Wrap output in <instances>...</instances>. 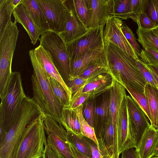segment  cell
I'll list each match as a JSON object with an SVG mask.
<instances>
[{
  "label": "cell",
  "instance_id": "6da1fadb",
  "mask_svg": "<svg viewBox=\"0 0 158 158\" xmlns=\"http://www.w3.org/2000/svg\"><path fill=\"white\" fill-rule=\"evenodd\" d=\"M104 41L110 74L122 85L144 93L146 82L137 65L136 60L112 43Z\"/></svg>",
  "mask_w": 158,
  "mask_h": 158
},
{
  "label": "cell",
  "instance_id": "7a4b0ae2",
  "mask_svg": "<svg viewBox=\"0 0 158 158\" xmlns=\"http://www.w3.org/2000/svg\"><path fill=\"white\" fill-rule=\"evenodd\" d=\"M29 55L33 68L31 81L33 98L44 115L61 124L64 106L54 95L48 77V74L37 57L34 49Z\"/></svg>",
  "mask_w": 158,
  "mask_h": 158
},
{
  "label": "cell",
  "instance_id": "3957f363",
  "mask_svg": "<svg viewBox=\"0 0 158 158\" xmlns=\"http://www.w3.org/2000/svg\"><path fill=\"white\" fill-rule=\"evenodd\" d=\"M44 114L34 98L27 96L17 118L0 144V158H15L19 144L27 126Z\"/></svg>",
  "mask_w": 158,
  "mask_h": 158
},
{
  "label": "cell",
  "instance_id": "277c9868",
  "mask_svg": "<svg viewBox=\"0 0 158 158\" xmlns=\"http://www.w3.org/2000/svg\"><path fill=\"white\" fill-rule=\"evenodd\" d=\"M26 96L20 73L12 72L6 92L1 98L0 105V118L3 120L6 133L16 120Z\"/></svg>",
  "mask_w": 158,
  "mask_h": 158
},
{
  "label": "cell",
  "instance_id": "5b68a950",
  "mask_svg": "<svg viewBox=\"0 0 158 158\" xmlns=\"http://www.w3.org/2000/svg\"><path fill=\"white\" fill-rule=\"evenodd\" d=\"M17 23L10 21L0 36V98L5 94L12 72L11 66L19 30Z\"/></svg>",
  "mask_w": 158,
  "mask_h": 158
},
{
  "label": "cell",
  "instance_id": "8992f818",
  "mask_svg": "<svg viewBox=\"0 0 158 158\" xmlns=\"http://www.w3.org/2000/svg\"><path fill=\"white\" fill-rule=\"evenodd\" d=\"M43 114L27 127L17 149L15 158H42L47 143Z\"/></svg>",
  "mask_w": 158,
  "mask_h": 158
},
{
  "label": "cell",
  "instance_id": "52a82bcc",
  "mask_svg": "<svg viewBox=\"0 0 158 158\" xmlns=\"http://www.w3.org/2000/svg\"><path fill=\"white\" fill-rule=\"evenodd\" d=\"M39 40L40 45L49 53L59 73L69 87L71 74L70 60L65 43L59 34L51 31L42 35Z\"/></svg>",
  "mask_w": 158,
  "mask_h": 158
},
{
  "label": "cell",
  "instance_id": "ba28073f",
  "mask_svg": "<svg viewBox=\"0 0 158 158\" xmlns=\"http://www.w3.org/2000/svg\"><path fill=\"white\" fill-rule=\"evenodd\" d=\"M104 27L101 26L88 29L82 36L66 44L70 61L78 59L89 51L104 46Z\"/></svg>",
  "mask_w": 158,
  "mask_h": 158
},
{
  "label": "cell",
  "instance_id": "9c48e42d",
  "mask_svg": "<svg viewBox=\"0 0 158 158\" xmlns=\"http://www.w3.org/2000/svg\"><path fill=\"white\" fill-rule=\"evenodd\" d=\"M47 19L50 31L59 34L64 30L69 10L64 0H36Z\"/></svg>",
  "mask_w": 158,
  "mask_h": 158
},
{
  "label": "cell",
  "instance_id": "30bf717a",
  "mask_svg": "<svg viewBox=\"0 0 158 158\" xmlns=\"http://www.w3.org/2000/svg\"><path fill=\"white\" fill-rule=\"evenodd\" d=\"M123 22L118 18L112 17L106 22L103 32L104 41L113 44L128 56L137 60L139 58L137 53L127 41L121 30Z\"/></svg>",
  "mask_w": 158,
  "mask_h": 158
},
{
  "label": "cell",
  "instance_id": "8fae6325",
  "mask_svg": "<svg viewBox=\"0 0 158 158\" xmlns=\"http://www.w3.org/2000/svg\"><path fill=\"white\" fill-rule=\"evenodd\" d=\"M126 98L128 122L134 134L137 146L143 133L151 125L144 112L131 97L127 95Z\"/></svg>",
  "mask_w": 158,
  "mask_h": 158
},
{
  "label": "cell",
  "instance_id": "7c38bea8",
  "mask_svg": "<svg viewBox=\"0 0 158 158\" xmlns=\"http://www.w3.org/2000/svg\"><path fill=\"white\" fill-rule=\"evenodd\" d=\"M113 0H91L88 29L105 26L108 20L113 17Z\"/></svg>",
  "mask_w": 158,
  "mask_h": 158
},
{
  "label": "cell",
  "instance_id": "4fadbf2b",
  "mask_svg": "<svg viewBox=\"0 0 158 158\" xmlns=\"http://www.w3.org/2000/svg\"><path fill=\"white\" fill-rule=\"evenodd\" d=\"M125 96L119 111L118 154L131 148H137L134 134L128 123V109Z\"/></svg>",
  "mask_w": 158,
  "mask_h": 158
},
{
  "label": "cell",
  "instance_id": "5bb4252c",
  "mask_svg": "<svg viewBox=\"0 0 158 158\" xmlns=\"http://www.w3.org/2000/svg\"><path fill=\"white\" fill-rule=\"evenodd\" d=\"M107 62L104 46L89 51L78 59L70 61V82L90 65L94 63Z\"/></svg>",
  "mask_w": 158,
  "mask_h": 158
},
{
  "label": "cell",
  "instance_id": "9a60e30c",
  "mask_svg": "<svg viewBox=\"0 0 158 158\" xmlns=\"http://www.w3.org/2000/svg\"><path fill=\"white\" fill-rule=\"evenodd\" d=\"M115 79L110 73H105L93 78L89 82L80 88L72 97L71 102L82 94L89 93L91 99L110 90L113 86Z\"/></svg>",
  "mask_w": 158,
  "mask_h": 158
},
{
  "label": "cell",
  "instance_id": "2e32d148",
  "mask_svg": "<svg viewBox=\"0 0 158 158\" xmlns=\"http://www.w3.org/2000/svg\"><path fill=\"white\" fill-rule=\"evenodd\" d=\"M66 6L69 10L67 21L64 30L59 34L66 44L79 38L88 30L74 10L71 7Z\"/></svg>",
  "mask_w": 158,
  "mask_h": 158
},
{
  "label": "cell",
  "instance_id": "e0dca14e",
  "mask_svg": "<svg viewBox=\"0 0 158 158\" xmlns=\"http://www.w3.org/2000/svg\"><path fill=\"white\" fill-rule=\"evenodd\" d=\"M125 89L123 85L115 79L113 86L110 89V100L109 118L118 132L119 111L122 101L127 96Z\"/></svg>",
  "mask_w": 158,
  "mask_h": 158
},
{
  "label": "cell",
  "instance_id": "ac0fdd59",
  "mask_svg": "<svg viewBox=\"0 0 158 158\" xmlns=\"http://www.w3.org/2000/svg\"><path fill=\"white\" fill-rule=\"evenodd\" d=\"M34 50L37 57L40 61L46 72L61 84L71 100L72 94L70 89L59 73L49 53L40 45Z\"/></svg>",
  "mask_w": 158,
  "mask_h": 158
},
{
  "label": "cell",
  "instance_id": "d6986e66",
  "mask_svg": "<svg viewBox=\"0 0 158 158\" xmlns=\"http://www.w3.org/2000/svg\"><path fill=\"white\" fill-rule=\"evenodd\" d=\"M22 4L41 35L50 31L46 17L36 0H23Z\"/></svg>",
  "mask_w": 158,
  "mask_h": 158
},
{
  "label": "cell",
  "instance_id": "ffe728a7",
  "mask_svg": "<svg viewBox=\"0 0 158 158\" xmlns=\"http://www.w3.org/2000/svg\"><path fill=\"white\" fill-rule=\"evenodd\" d=\"M158 140V130L150 125L143 134L136 149L140 158H151Z\"/></svg>",
  "mask_w": 158,
  "mask_h": 158
},
{
  "label": "cell",
  "instance_id": "44dd1931",
  "mask_svg": "<svg viewBox=\"0 0 158 158\" xmlns=\"http://www.w3.org/2000/svg\"><path fill=\"white\" fill-rule=\"evenodd\" d=\"M13 14L15 19L14 22H18L22 25L27 33L31 43L35 45L41 34L34 24L22 3L16 7Z\"/></svg>",
  "mask_w": 158,
  "mask_h": 158
},
{
  "label": "cell",
  "instance_id": "7402d4cb",
  "mask_svg": "<svg viewBox=\"0 0 158 158\" xmlns=\"http://www.w3.org/2000/svg\"><path fill=\"white\" fill-rule=\"evenodd\" d=\"M110 100V93L109 95L104 98L100 104L94 105V128L97 140L99 139L102 125L109 117Z\"/></svg>",
  "mask_w": 158,
  "mask_h": 158
},
{
  "label": "cell",
  "instance_id": "603a6c76",
  "mask_svg": "<svg viewBox=\"0 0 158 158\" xmlns=\"http://www.w3.org/2000/svg\"><path fill=\"white\" fill-rule=\"evenodd\" d=\"M47 143L52 149L58 152L62 158H75L71 150L68 139H63L53 133H47Z\"/></svg>",
  "mask_w": 158,
  "mask_h": 158
},
{
  "label": "cell",
  "instance_id": "cb8c5ba5",
  "mask_svg": "<svg viewBox=\"0 0 158 158\" xmlns=\"http://www.w3.org/2000/svg\"><path fill=\"white\" fill-rule=\"evenodd\" d=\"M144 93L148 101L150 113V125L155 129L158 114V89L150 85L146 84L144 88Z\"/></svg>",
  "mask_w": 158,
  "mask_h": 158
},
{
  "label": "cell",
  "instance_id": "d4e9b609",
  "mask_svg": "<svg viewBox=\"0 0 158 158\" xmlns=\"http://www.w3.org/2000/svg\"><path fill=\"white\" fill-rule=\"evenodd\" d=\"M61 124L67 131H71L77 135H82L78 118L73 110L64 108Z\"/></svg>",
  "mask_w": 158,
  "mask_h": 158
},
{
  "label": "cell",
  "instance_id": "484cf974",
  "mask_svg": "<svg viewBox=\"0 0 158 158\" xmlns=\"http://www.w3.org/2000/svg\"><path fill=\"white\" fill-rule=\"evenodd\" d=\"M137 40L143 49L149 48L158 52V37L151 29L138 27Z\"/></svg>",
  "mask_w": 158,
  "mask_h": 158
},
{
  "label": "cell",
  "instance_id": "4316f807",
  "mask_svg": "<svg viewBox=\"0 0 158 158\" xmlns=\"http://www.w3.org/2000/svg\"><path fill=\"white\" fill-rule=\"evenodd\" d=\"M16 7L13 0H0V36L11 21V15Z\"/></svg>",
  "mask_w": 158,
  "mask_h": 158
},
{
  "label": "cell",
  "instance_id": "83f0119b",
  "mask_svg": "<svg viewBox=\"0 0 158 158\" xmlns=\"http://www.w3.org/2000/svg\"><path fill=\"white\" fill-rule=\"evenodd\" d=\"M67 131L69 143L83 154L92 158L90 149L84 139L83 135H76L70 131Z\"/></svg>",
  "mask_w": 158,
  "mask_h": 158
},
{
  "label": "cell",
  "instance_id": "f1b7e54d",
  "mask_svg": "<svg viewBox=\"0 0 158 158\" xmlns=\"http://www.w3.org/2000/svg\"><path fill=\"white\" fill-rule=\"evenodd\" d=\"M64 3L66 6L71 7L74 10L79 18L87 28L89 9L87 8L84 0H64Z\"/></svg>",
  "mask_w": 158,
  "mask_h": 158
},
{
  "label": "cell",
  "instance_id": "f546056e",
  "mask_svg": "<svg viewBox=\"0 0 158 158\" xmlns=\"http://www.w3.org/2000/svg\"><path fill=\"white\" fill-rule=\"evenodd\" d=\"M109 73L110 72L107 62L96 63L87 67L77 77L93 78L102 74Z\"/></svg>",
  "mask_w": 158,
  "mask_h": 158
},
{
  "label": "cell",
  "instance_id": "4dcf8cb0",
  "mask_svg": "<svg viewBox=\"0 0 158 158\" xmlns=\"http://www.w3.org/2000/svg\"><path fill=\"white\" fill-rule=\"evenodd\" d=\"M131 0H113V16L122 20L130 18Z\"/></svg>",
  "mask_w": 158,
  "mask_h": 158
},
{
  "label": "cell",
  "instance_id": "1f68e13d",
  "mask_svg": "<svg viewBox=\"0 0 158 158\" xmlns=\"http://www.w3.org/2000/svg\"><path fill=\"white\" fill-rule=\"evenodd\" d=\"M48 77L53 92L64 107H69L71 100L66 91L57 81L48 74Z\"/></svg>",
  "mask_w": 158,
  "mask_h": 158
},
{
  "label": "cell",
  "instance_id": "d6a6232c",
  "mask_svg": "<svg viewBox=\"0 0 158 158\" xmlns=\"http://www.w3.org/2000/svg\"><path fill=\"white\" fill-rule=\"evenodd\" d=\"M83 104L73 109L77 114L79 121L82 135L94 141L98 145L94 128L91 126L84 118L82 114Z\"/></svg>",
  "mask_w": 158,
  "mask_h": 158
},
{
  "label": "cell",
  "instance_id": "836d02e7",
  "mask_svg": "<svg viewBox=\"0 0 158 158\" xmlns=\"http://www.w3.org/2000/svg\"><path fill=\"white\" fill-rule=\"evenodd\" d=\"M123 85L131 95L132 98L144 112L150 122V113L148 101L144 93L138 92L127 85Z\"/></svg>",
  "mask_w": 158,
  "mask_h": 158
},
{
  "label": "cell",
  "instance_id": "e575fe53",
  "mask_svg": "<svg viewBox=\"0 0 158 158\" xmlns=\"http://www.w3.org/2000/svg\"><path fill=\"white\" fill-rule=\"evenodd\" d=\"M148 0H131L130 18L139 26V20L142 14L144 11Z\"/></svg>",
  "mask_w": 158,
  "mask_h": 158
},
{
  "label": "cell",
  "instance_id": "d590c367",
  "mask_svg": "<svg viewBox=\"0 0 158 158\" xmlns=\"http://www.w3.org/2000/svg\"><path fill=\"white\" fill-rule=\"evenodd\" d=\"M137 65L145 80L146 84L150 85L158 89V86L150 69L140 59L136 60Z\"/></svg>",
  "mask_w": 158,
  "mask_h": 158
},
{
  "label": "cell",
  "instance_id": "8d00e7d4",
  "mask_svg": "<svg viewBox=\"0 0 158 158\" xmlns=\"http://www.w3.org/2000/svg\"><path fill=\"white\" fill-rule=\"evenodd\" d=\"M93 99H88L84 102L82 113L85 120L91 126L94 128V105Z\"/></svg>",
  "mask_w": 158,
  "mask_h": 158
},
{
  "label": "cell",
  "instance_id": "74e56055",
  "mask_svg": "<svg viewBox=\"0 0 158 158\" xmlns=\"http://www.w3.org/2000/svg\"><path fill=\"white\" fill-rule=\"evenodd\" d=\"M121 30L127 41L139 56L141 52L140 48L132 30L125 23H123L122 26Z\"/></svg>",
  "mask_w": 158,
  "mask_h": 158
},
{
  "label": "cell",
  "instance_id": "f35d334b",
  "mask_svg": "<svg viewBox=\"0 0 158 158\" xmlns=\"http://www.w3.org/2000/svg\"><path fill=\"white\" fill-rule=\"evenodd\" d=\"M147 64L158 65V52L149 48L141 49L139 56Z\"/></svg>",
  "mask_w": 158,
  "mask_h": 158
},
{
  "label": "cell",
  "instance_id": "ab89813d",
  "mask_svg": "<svg viewBox=\"0 0 158 158\" xmlns=\"http://www.w3.org/2000/svg\"><path fill=\"white\" fill-rule=\"evenodd\" d=\"M144 12L158 26V0H148Z\"/></svg>",
  "mask_w": 158,
  "mask_h": 158
},
{
  "label": "cell",
  "instance_id": "60d3db41",
  "mask_svg": "<svg viewBox=\"0 0 158 158\" xmlns=\"http://www.w3.org/2000/svg\"><path fill=\"white\" fill-rule=\"evenodd\" d=\"M93 78H85L77 77L72 80L69 85L72 96L80 88L89 82Z\"/></svg>",
  "mask_w": 158,
  "mask_h": 158
},
{
  "label": "cell",
  "instance_id": "b9f144b4",
  "mask_svg": "<svg viewBox=\"0 0 158 158\" xmlns=\"http://www.w3.org/2000/svg\"><path fill=\"white\" fill-rule=\"evenodd\" d=\"M91 150L92 158H104L99 149L98 145L93 140L84 136Z\"/></svg>",
  "mask_w": 158,
  "mask_h": 158
},
{
  "label": "cell",
  "instance_id": "7bdbcfd3",
  "mask_svg": "<svg viewBox=\"0 0 158 158\" xmlns=\"http://www.w3.org/2000/svg\"><path fill=\"white\" fill-rule=\"evenodd\" d=\"M139 27L146 29H151L155 28L156 26L144 11L140 18Z\"/></svg>",
  "mask_w": 158,
  "mask_h": 158
},
{
  "label": "cell",
  "instance_id": "ee69618b",
  "mask_svg": "<svg viewBox=\"0 0 158 158\" xmlns=\"http://www.w3.org/2000/svg\"><path fill=\"white\" fill-rule=\"evenodd\" d=\"M89 99H91L90 94L89 93L83 94L72 101L70 106L68 108L72 110L75 109Z\"/></svg>",
  "mask_w": 158,
  "mask_h": 158
},
{
  "label": "cell",
  "instance_id": "f6af8a7d",
  "mask_svg": "<svg viewBox=\"0 0 158 158\" xmlns=\"http://www.w3.org/2000/svg\"><path fill=\"white\" fill-rule=\"evenodd\" d=\"M43 158H62L57 151L52 149L47 143L45 145Z\"/></svg>",
  "mask_w": 158,
  "mask_h": 158
},
{
  "label": "cell",
  "instance_id": "bcb514c9",
  "mask_svg": "<svg viewBox=\"0 0 158 158\" xmlns=\"http://www.w3.org/2000/svg\"><path fill=\"white\" fill-rule=\"evenodd\" d=\"M121 158H140L136 148H129L121 153Z\"/></svg>",
  "mask_w": 158,
  "mask_h": 158
},
{
  "label": "cell",
  "instance_id": "7dc6e473",
  "mask_svg": "<svg viewBox=\"0 0 158 158\" xmlns=\"http://www.w3.org/2000/svg\"><path fill=\"white\" fill-rule=\"evenodd\" d=\"M69 145L72 153L75 158H90L81 153L70 143Z\"/></svg>",
  "mask_w": 158,
  "mask_h": 158
},
{
  "label": "cell",
  "instance_id": "c3c4849f",
  "mask_svg": "<svg viewBox=\"0 0 158 158\" xmlns=\"http://www.w3.org/2000/svg\"><path fill=\"white\" fill-rule=\"evenodd\" d=\"M146 64L149 69L155 73L158 77V65Z\"/></svg>",
  "mask_w": 158,
  "mask_h": 158
},
{
  "label": "cell",
  "instance_id": "681fc988",
  "mask_svg": "<svg viewBox=\"0 0 158 158\" xmlns=\"http://www.w3.org/2000/svg\"><path fill=\"white\" fill-rule=\"evenodd\" d=\"M151 30L158 37V26Z\"/></svg>",
  "mask_w": 158,
  "mask_h": 158
},
{
  "label": "cell",
  "instance_id": "f907efd6",
  "mask_svg": "<svg viewBox=\"0 0 158 158\" xmlns=\"http://www.w3.org/2000/svg\"><path fill=\"white\" fill-rule=\"evenodd\" d=\"M155 129L157 130H158V114L157 124H156V126Z\"/></svg>",
  "mask_w": 158,
  "mask_h": 158
},
{
  "label": "cell",
  "instance_id": "816d5d0a",
  "mask_svg": "<svg viewBox=\"0 0 158 158\" xmlns=\"http://www.w3.org/2000/svg\"><path fill=\"white\" fill-rule=\"evenodd\" d=\"M158 148V140L155 149Z\"/></svg>",
  "mask_w": 158,
  "mask_h": 158
},
{
  "label": "cell",
  "instance_id": "f5cc1de1",
  "mask_svg": "<svg viewBox=\"0 0 158 158\" xmlns=\"http://www.w3.org/2000/svg\"><path fill=\"white\" fill-rule=\"evenodd\" d=\"M151 158H158V156H153L151 157Z\"/></svg>",
  "mask_w": 158,
  "mask_h": 158
},
{
  "label": "cell",
  "instance_id": "db71d44e",
  "mask_svg": "<svg viewBox=\"0 0 158 158\" xmlns=\"http://www.w3.org/2000/svg\"><path fill=\"white\" fill-rule=\"evenodd\" d=\"M111 158H114V156H112Z\"/></svg>",
  "mask_w": 158,
  "mask_h": 158
}]
</instances>
